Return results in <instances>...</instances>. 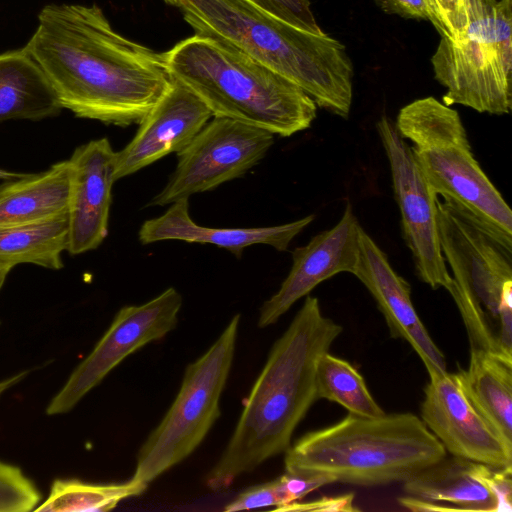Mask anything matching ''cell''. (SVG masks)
Instances as JSON below:
<instances>
[{"label":"cell","instance_id":"e0dca14e","mask_svg":"<svg viewBox=\"0 0 512 512\" xmlns=\"http://www.w3.org/2000/svg\"><path fill=\"white\" fill-rule=\"evenodd\" d=\"M353 275L372 295L391 336L411 345L429 375L446 372L445 357L413 306L410 284L393 269L386 253L363 228L359 260Z\"/></svg>","mask_w":512,"mask_h":512},{"label":"cell","instance_id":"e575fe53","mask_svg":"<svg viewBox=\"0 0 512 512\" xmlns=\"http://www.w3.org/2000/svg\"><path fill=\"white\" fill-rule=\"evenodd\" d=\"M29 372H30L29 370L21 371L9 378H6V379L0 381V396L5 391H7L11 387L15 386L19 382H21L29 374Z\"/></svg>","mask_w":512,"mask_h":512},{"label":"cell","instance_id":"8d00e7d4","mask_svg":"<svg viewBox=\"0 0 512 512\" xmlns=\"http://www.w3.org/2000/svg\"><path fill=\"white\" fill-rule=\"evenodd\" d=\"M24 175V173L11 172L0 168V180L8 181L16 179Z\"/></svg>","mask_w":512,"mask_h":512},{"label":"cell","instance_id":"d6986e66","mask_svg":"<svg viewBox=\"0 0 512 512\" xmlns=\"http://www.w3.org/2000/svg\"><path fill=\"white\" fill-rule=\"evenodd\" d=\"M69 159L0 184V227L46 221L68 211Z\"/></svg>","mask_w":512,"mask_h":512},{"label":"cell","instance_id":"277c9868","mask_svg":"<svg viewBox=\"0 0 512 512\" xmlns=\"http://www.w3.org/2000/svg\"><path fill=\"white\" fill-rule=\"evenodd\" d=\"M171 78L213 116L289 137L311 127L317 105L300 87L221 40L195 34L163 53Z\"/></svg>","mask_w":512,"mask_h":512},{"label":"cell","instance_id":"cb8c5ba5","mask_svg":"<svg viewBox=\"0 0 512 512\" xmlns=\"http://www.w3.org/2000/svg\"><path fill=\"white\" fill-rule=\"evenodd\" d=\"M148 484L133 479L124 483L93 484L79 479H55L37 512H105L129 497L141 495Z\"/></svg>","mask_w":512,"mask_h":512},{"label":"cell","instance_id":"1f68e13d","mask_svg":"<svg viewBox=\"0 0 512 512\" xmlns=\"http://www.w3.org/2000/svg\"><path fill=\"white\" fill-rule=\"evenodd\" d=\"M354 493H345L337 496H324L309 502H292L275 510L285 512H355L359 511L354 506Z\"/></svg>","mask_w":512,"mask_h":512},{"label":"cell","instance_id":"4316f807","mask_svg":"<svg viewBox=\"0 0 512 512\" xmlns=\"http://www.w3.org/2000/svg\"><path fill=\"white\" fill-rule=\"evenodd\" d=\"M430 22L441 37L456 41L468 25L467 0H425Z\"/></svg>","mask_w":512,"mask_h":512},{"label":"cell","instance_id":"7c38bea8","mask_svg":"<svg viewBox=\"0 0 512 512\" xmlns=\"http://www.w3.org/2000/svg\"><path fill=\"white\" fill-rule=\"evenodd\" d=\"M437 219L446 263L464 279L500 341V317L512 313L511 252L439 200Z\"/></svg>","mask_w":512,"mask_h":512},{"label":"cell","instance_id":"6da1fadb","mask_svg":"<svg viewBox=\"0 0 512 512\" xmlns=\"http://www.w3.org/2000/svg\"><path fill=\"white\" fill-rule=\"evenodd\" d=\"M24 48L62 109L108 125L139 124L171 82L164 54L115 31L97 5L44 6Z\"/></svg>","mask_w":512,"mask_h":512},{"label":"cell","instance_id":"44dd1931","mask_svg":"<svg viewBox=\"0 0 512 512\" xmlns=\"http://www.w3.org/2000/svg\"><path fill=\"white\" fill-rule=\"evenodd\" d=\"M478 462L446 456L403 483L406 495L458 511L496 512L497 500L477 474Z\"/></svg>","mask_w":512,"mask_h":512},{"label":"cell","instance_id":"d4e9b609","mask_svg":"<svg viewBox=\"0 0 512 512\" xmlns=\"http://www.w3.org/2000/svg\"><path fill=\"white\" fill-rule=\"evenodd\" d=\"M316 397L336 402L348 413L376 417L384 414L361 374L347 361L326 352L316 371Z\"/></svg>","mask_w":512,"mask_h":512},{"label":"cell","instance_id":"ffe728a7","mask_svg":"<svg viewBox=\"0 0 512 512\" xmlns=\"http://www.w3.org/2000/svg\"><path fill=\"white\" fill-rule=\"evenodd\" d=\"M455 374L471 405L512 451V362L470 348L467 369Z\"/></svg>","mask_w":512,"mask_h":512},{"label":"cell","instance_id":"5bb4252c","mask_svg":"<svg viewBox=\"0 0 512 512\" xmlns=\"http://www.w3.org/2000/svg\"><path fill=\"white\" fill-rule=\"evenodd\" d=\"M360 225L347 203L340 220L292 251V266L279 290L261 308L258 326L276 323L293 304L336 274H353L359 260Z\"/></svg>","mask_w":512,"mask_h":512},{"label":"cell","instance_id":"8fae6325","mask_svg":"<svg viewBox=\"0 0 512 512\" xmlns=\"http://www.w3.org/2000/svg\"><path fill=\"white\" fill-rule=\"evenodd\" d=\"M181 307L182 296L174 287L144 304L122 307L93 350L51 399L46 413L71 411L126 357L171 332L177 326Z\"/></svg>","mask_w":512,"mask_h":512},{"label":"cell","instance_id":"3957f363","mask_svg":"<svg viewBox=\"0 0 512 512\" xmlns=\"http://www.w3.org/2000/svg\"><path fill=\"white\" fill-rule=\"evenodd\" d=\"M195 34L226 42L300 87L342 118L353 97V65L328 34L299 29L247 0H176Z\"/></svg>","mask_w":512,"mask_h":512},{"label":"cell","instance_id":"83f0119b","mask_svg":"<svg viewBox=\"0 0 512 512\" xmlns=\"http://www.w3.org/2000/svg\"><path fill=\"white\" fill-rule=\"evenodd\" d=\"M266 13L299 29L322 33L309 0H247Z\"/></svg>","mask_w":512,"mask_h":512},{"label":"cell","instance_id":"5b68a950","mask_svg":"<svg viewBox=\"0 0 512 512\" xmlns=\"http://www.w3.org/2000/svg\"><path fill=\"white\" fill-rule=\"evenodd\" d=\"M446 453L413 413L376 417L348 413L290 445L284 464L287 471L324 474L335 482L372 487L404 483Z\"/></svg>","mask_w":512,"mask_h":512},{"label":"cell","instance_id":"ac0fdd59","mask_svg":"<svg viewBox=\"0 0 512 512\" xmlns=\"http://www.w3.org/2000/svg\"><path fill=\"white\" fill-rule=\"evenodd\" d=\"M313 214L293 222L255 228H211L198 225L190 217L188 198L177 200L161 216L146 220L138 236L142 244L164 240L212 244L227 249L237 257L251 245L264 244L286 251L292 240L313 220Z\"/></svg>","mask_w":512,"mask_h":512},{"label":"cell","instance_id":"30bf717a","mask_svg":"<svg viewBox=\"0 0 512 512\" xmlns=\"http://www.w3.org/2000/svg\"><path fill=\"white\" fill-rule=\"evenodd\" d=\"M376 129L388 159L402 237L412 254L415 273L432 289L447 290L452 277L440 244L438 197L395 123L383 115L377 121Z\"/></svg>","mask_w":512,"mask_h":512},{"label":"cell","instance_id":"836d02e7","mask_svg":"<svg viewBox=\"0 0 512 512\" xmlns=\"http://www.w3.org/2000/svg\"><path fill=\"white\" fill-rule=\"evenodd\" d=\"M398 502L402 507L416 512L458 511L455 507L448 504L424 500L409 495L400 497Z\"/></svg>","mask_w":512,"mask_h":512},{"label":"cell","instance_id":"4fadbf2b","mask_svg":"<svg viewBox=\"0 0 512 512\" xmlns=\"http://www.w3.org/2000/svg\"><path fill=\"white\" fill-rule=\"evenodd\" d=\"M420 418L452 456L512 467V451L471 405L455 373L429 375Z\"/></svg>","mask_w":512,"mask_h":512},{"label":"cell","instance_id":"7402d4cb","mask_svg":"<svg viewBox=\"0 0 512 512\" xmlns=\"http://www.w3.org/2000/svg\"><path fill=\"white\" fill-rule=\"evenodd\" d=\"M61 110L49 81L24 47L0 53V122L37 121Z\"/></svg>","mask_w":512,"mask_h":512},{"label":"cell","instance_id":"7a4b0ae2","mask_svg":"<svg viewBox=\"0 0 512 512\" xmlns=\"http://www.w3.org/2000/svg\"><path fill=\"white\" fill-rule=\"evenodd\" d=\"M342 331L323 315L318 298L305 297L245 399L225 450L206 476L208 488L225 489L240 475L286 452L296 427L317 400L318 363Z\"/></svg>","mask_w":512,"mask_h":512},{"label":"cell","instance_id":"603a6c76","mask_svg":"<svg viewBox=\"0 0 512 512\" xmlns=\"http://www.w3.org/2000/svg\"><path fill=\"white\" fill-rule=\"evenodd\" d=\"M67 245V213L42 222L0 227V262L12 267L29 263L58 270Z\"/></svg>","mask_w":512,"mask_h":512},{"label":"cell","instance_id":"f1b7e54d","mask_svg":"<svg viewBox=\"0 0 512 512\" xmlns=\"http://www.w3.org/2000/svg\"><path fill=\"white\" fill-rule=\"evenodd\" d=\"M275 480L280 501L277 508L298 501L322 486L335 483L328 475L287 470Z\"/></svg>","mask_w":512,"mask_h":512},{"label":"cell","instance_id":"52a82bcc","mask_svg":"<svg viewBox=\"0 0 512 512\" xmlns=\"http://www.w3.org/2000/svg\"><path fill=\"white\" fill-rule=\"evenodd\" d=\"M468 25L452 41L441 37L432 55L435 79L446 89L443 103L479 113L509 114L512 108V0H467Z\"/></svg>","mask_w":512,"mask_h":512},{"label":"cell","instance_id":"d590c367","mask_svg":"<svg viewBox=\"0 0 512 512\" xmlns=\"http://www.w3.org/2000/svg\"><path fill=\"white\" fill-rule=\"evenodd\" d=\"M12 268L11 265L0 262V290Z\"/></svg>","mask_w":512,"mask_h":512},{"label":"cell","instance_id":"9c48e42d","mask_svg":"<svg viewBox=\"0 0 512 512\" xmlns=\"http://www.w3.org/2000/svg\"><path fill=\"white\" fill-rule=\"evenodd\" d=\"M274 144V134L234 119L213 116L177 153V166L148 206H164L213 190L254 167Z\"/></svg>","mask_w":512,"mask_h":512},{"label":"cell","instance_id":"9a60e30c","mask_svg":"<svg viewBox=\"0 0 512 512\" xmlns=\"http://www.w3.org/2000/svg\"><path fill=\"white\" fill-rule=\"evenodd\" d=\"M67 252L82 254L98 248L108 235L116 151L107 138L77 147L69 158Z\"/></svg>","mask_w":512,"mask_h":512},{"label":"cell","instance_id":"74e56055","mask_svg":"<svg viewBox=\"0 0 512 512\" xmlns=\"http://www.w3.org/2000/svg\"><path fill=\"white\" fill-rule=\"evenodd\" d=\"M166 3L170 4V5H174L176 6V0H164Z\"/></svg>","mask_w":512,"mask_h":512},{"label":"cell","instance_id":"ba28073f","mask_svg":"<svg viewBox=\"0 0 512 512\" xmlns=\"http://www.w3.org/2000/svg\"><path fill=\"white\" fill-rule=\"evenodd\" d=\"M240 314L190 363L169 410L142 444L132 479L149 484L187 458L219 418L220 398L232 367Z\"/></svg>","mask_w":512,"mask_h":512},{"label":"cell","instance_id":"8992f818","mask_svg":"<svg viewBox=\"0 0 512 512\" xmlns=\"http://www.w3.org/2000/svg\"><path fill=\"white\" fill-rule=\"evenodd\" d=\"M394 123L436 196L512 253L511 208L476 160L458 111L428 96L403 106Z\"/></svg>","mask_w":512,"mask_h":512},{"label":"cell","instance_id":"2e32d148","mask_svg":"<svg viewBox=\"0 0 512 512\" xmlns=\"http://www.w3.org/2000/svg\"><path fill=\"white\" fill-rule=\"evenodd\" d=\"M213 117L186 86L171 82L140 121L132 140L116 152L115 180L134 174L170 153L183 150Z\"/></svg>","mask_w":512,"mask_h":512},{"label":"cell","instance_id":"4dcf8cb0","mask_svg":"<svg viewBox=\"0 0 512 512\" xmlns=\"http://www.w3.org/2000/svg\"><path fill=\"white\" fill-rule=\"evenodd\" d=\"M279 505L277 485L274 479L244 490L233 501L228 503L224 510L226 512H235L270 506L277 508Z\"/></svg>","mask_w":512,"mask_h":512},{"label":"cell","instance_id":"f546056e","mask_svg":"<svg viewBox=\"0 0 512 512\" xmlns=\"http://www.w3.org/2000/svg\"><path fill=\"white\" fill-rule=\"evenodd\" d=\"M477 474L497 500L496 512L512 511V467L477 464Z\"/></svg>","mask_w":512,"mask_h":512},{"label":"cell","instance_id":"484cf974","mask_svg":"<svg viewBox=\"0 0 512 512\" xmlns=\"http://www.w3.org/2000/svg\"><path fill=\"white\" fill-rule=\"evenodd\" d=\"M40 499L36 485L20 467L0 461V512L34 511Z\"/></svg>","mask_w":512,"mask_h":512},{"label":"cell","instance_id":"d6a6232c","mask_svg":"<svg viewBox=\"0 0 512 512\" xmlns=\"http://www.w3.org/2000/svg\"><path fill=\"white\" fill-rule=\"evenodd\" d=\"M376 2L389 14L430 21V13L425 0H376Z\"/></svg>","mask_w":512,"mask_h":512}]
</instances>
